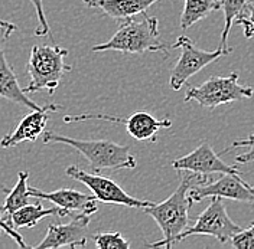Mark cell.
<instances>
[{"instance_id":"obj_1","label":"cell","mask_w":254,"mask_h":249,"mask_svg":"<svg viewBox=\"0 0 254 249\" xmlns=\"http://www.w3.org/2000/svg\"><path fill=\"white\" fill-rule=\"evenodd\" d=\"M179 173V186L174 193L163 202L152 203L147 207H143L142 210L155 219L158 226L162 231L163 238L147 244L149 248H172L176 244L178 235H181L190 223V210L192 202L188 198V190L190 187L199 186L206 183L211 176H202L196 173H190L187 170H176Z\"/></svg>"},{"instance_id":"obj_2","label":"cell","mask_w":254,"mask_h":249,"mask_svg":"<svg viewBox=\"0 0 254 249\" xmlns=\"http://www.w3.org/2000/svg\"><path fill=\"white\" fill-rule=\"evenodd\" d=\"M93 52H109L116 50L122 53H137L146 52H165L168 55L169 47L160 39L159 22L156 17L149 16L146 12L123 20L122 26L107 42L95 45Z\"/></svg>"},{"instance_id":"obj_3","label":"cell","mask_w":254,"mask_h":249,"mask_svg":"<svg viewBox=\"0 0 254 249\" xmlns=\"http://www.w3.org/2000/svg\"><path fill=\"white\" fill-rule=\"evenodd\" d=\"M44 144H65L75 149L79 154L94 169V173L117 169H134L137 166L136 157L130 153L128 146H120L110 140H78L71 139L55 131L42 134Z\"/></svg>"},{"instance_id":"obj_4","label":"cell","mask_w":254,"mask_h":249,"mask_svg":"<svg viewBox=\"0 0 254 249\" xmlns=\"http://www.w3.org/2000/svg\"><path fill=\"white\" fill-rule=\"evenodd\" d=\"M68 55V49L57 45H35L32 47L26 71L31 77V82L23 91L33 94L38 91H47L49 95L57 91L61 84L64 74L71 72L72 68L64 62Z\"/></svg>"},{"instance_id":"obj_5","label":"cell","mask_w":254,"mask_h":249,"mask_svg":"<svg viewBox=\"0 0 254 249\" xmlns=\"http://www.w3.org/2000/svg\"><path fill=\"white\" fill-rule=\"evenodd\" d=\"M254 91L252 87L240 85L238 74L231 72L228 77H211L201 85L188 87L185 102L195 101L199 105L214 109L221 104L234 102L243 98H252Z\"/></svg>"},{"instance_id":"obj_6","label":"cell","mask_w":254,"mask_h":249,"mask_svg":"<svg viewBox=\"0 0 254 249\" xmlns=\"http://www.w3.org/2000/svg\"><path fill=\"white\" fill-rule=\"evenodd\" d=\"M241 229L243 228L234 223L228 216L222 198L212 196L208 207L198 216L195 225L190 228L188 226L182 234L178 235L176 244L193 235H208L215 238L221 244H227Z\"/></svg>"},{"instance_id":"obj_7","label":"cell","mask_w":254,"mask_h":249,"mask_svg":"<svg viewBox=\"0 0 254 249\" xmlns=\"http://www.w3.org/2000/svg\"><path fill=\"white\" fill-rule=\"evenodd\" d=\"M172 48L181 49V56L178 62L175 63L174 69L171 72V78H169V85L174 91H179L190 77L198 74L206 65L217 61L224 55H228V52H225L221 48L211 50V52L202 50L195 47L192 39L185 35L179 36Z\"/></svg>"},{"instance_id":"obj_8","label":"cell","mask_w":254,"mask_h":249,"mask_svg":"<svg viewBox=\"0 0 254 249\" xmlns=\"http://www.w3.org/2000/svg\"><path fill=\"white\" fill-rule=\"evenodd\" d=\"M65 174L71 177L72 180H77L84 186L93 192V196L97 202L106 203V204H119V206H127L134 209H143L150 206L153 202L150 200H140L133 196H130L125 192L116 182H113L109 177H103L98 173H88L79 169L78 166H68L65 169Z\"/></svg>"},{"instance_id":"obj_9","label":"cell","mask_w":254,"mask_h":249,"mask_svg":"<svg viewBox=\"0 0 254 249\" xmlns=\"http://www.w3.org/2000/svg\"><path fill=\"white\" fill-rule=\"evenodd\" d=\"M85 120H104L107 123L125 125L127 133L139 141H155L158 140V133L160 128H169L172 121L169 118L165 120H156L152 114L146 111H137L131 114L130 117H116L110 114H94V112H85L78 115H66L64 118L65 123H78Z\"/></svg>"},{"instance_id":"obj_10","label":"cell","mask_w":254,"mask_h":249,"mask_svg":"<svg viewBox=\"0 0 254 249\" xmlns=\"http://www.w3.org/2000/svg\"><path fill=\"white\" fill-rule=\"evenodd\" d=\"M212 196H220L222 199L238 200L254 206V186L240 179V174L222 173L220 179L214 182L209 179L204 185L190 187L188 190V198L192 203L201 202Z\"/></svg>"},{"instance_id":"obj_11","label":"cell","mask_w":254,"mask_h":249,"mask_svg":"<svg viewBox=\"0 0 254 249\" xmlns=\"http://www.w3.org/2000/svg\"><path fill=\"white\" fill-rule=\"evenodd\" d=\"M91 215L75 213L69 223H51L48 226L47 235L35 249H55V248H82L88 242L90 235V220Z\"/></svg>"},{"instance_id":"obj_12","label":"cell","mask_w":254,"mask_h":249,"mask_svg":"<svg viewBox=\"0 0 254 249\" xmlns=\"http://www.w3.org/2000/svg\"><path fill=\"white\" fill-rule=\"evenodd\" d=\"M175 170H187L202 176H211L214 173H228V174H240L237 166H230L224 163L220 154H217L212 147L204 141L201 143L192 153L172 161Z\"/></svg>"},{"instance_id":"obj_13","label":"cell","mask_w":254,"mask_h":249,"mask_svg":"<svg viewBox=\"0 0 254 249\" xmlns=\"http://www.w3.org/2000/svg\"><path fill=\"white\" fill-rule=\"evenodd\" d=\"M60 109H63V107L57 105V104H47L41 108L32 109L31 114H28L26 117L22 118V121L17 124L13 133L6 134L0 140V146L3 149H10V147H15L23 141L35 143L44 134L49 114L57 112Z\"/></svg>"},{"instance_id":"obj_14","label":"cell","mask_w":254,"mask_h":249,"mask_svg":"<svg viewBox=\"0 0 254 249\" xmlns=\"http://www.w3.org/2000/svg\"><path fill=\"white\" fill-rule=\"evenodd\" d=\"M29 196L38 200H49L72 216L74 213L94 215L98 210L97 199L93 195H85L74 189H58L55 192H44L36 187H29Z\"/></svg>"},{"instance_id":"obj_15","label":"cell","mask_w":254,"mask_h":249,"mask_svg":"<svg viewBox=\"0 0 254 249\" xmlns=\"http://www.w3.org/2000/svg\"><path fill=\"white\" fill-rule=\"evenodd\" d=\"M0 97L29 109L41 108L35 101H32L23 91V88L19 85L15 72L4 56L1 45H0Z\"/></svg>"},{"instance_id":"obj_16","label":"cell","mask_w":254,"mask_h":249,"mask_svg":"<svg viewBox=\"0 0 254 249\" xmlns=\"http://www.w3.org/2000/svg\"><path fill=\"white\" fill-rule=\"evenodd\" d=\"M60 216V218H66L69 216V213L66 210H64L58 206H54V207H49L45 209L42 207V204L38 202L36 204H31L28 203L26 206L17 209L15 213L10 216L12 220V225L13 228H33L36 226L41 220L48 216Z\"/></svg>"},{"instance_id":"obj_17","label":"cell","mask_w":254,"mask_h":249,"mask_svg":"<svg viewBox=\"0 0 254 249\" xmlns=\"http://www.w3.org/2000/svg\"><path fill=\"white\" fill-rule=\"evenodd\" d=\"M159 0H101L98 9L114 20H126L133 16L146 12Z\"/></svg>"},{"instance_id":"obj_18","label":"cell","mask_w":254,"mask_h":249,"mask_svg":"<svg viewBox=\"0 0 254 249\" xmlns=\"http://www.w3.org/2000/svg\"><path fill=\"white\" fill-rule=\"evenodd\" d=\"M214 10H220V0H185L181 15L182 31H187L196 22L205 19Z\"/></svg>"},{"instance_id":"obj_19","label":"cell","mask_w":254,"mask_h":249,"mask_svg":"<svg viewBox=\"0 0 254 249\" xmlns=\"http://www.w3.org/2000/svg\"><path fill=\"white\" fill-rule=\"evenodd\" d=\"M28 179H29V173L28 171H19L17 173V183L16 186L7 192L6 198H4V212L7 215V218L15 213L17 209L26 206L29 202V186H28ZM12 222V220H10ZM13 226V225H12Z\"/></svg>"},{"instance_id":"obj_20","label":"cell","mask_w":254,"mask_h":249,"mask_svg":"<svg viewBox=\"0 0 254 249\" xmlns=\"http://www.w3.org/2000/svg\"><path fill=\"white\" fill-rule=\"evenodd\" d=\"M249 3V0H220V10L224 12V28L221 32V44L220 48L225 52H231V48H228V35L231 31V26L234 23V19L237 17L243 7Z\"/></svg>"},{"instance_id":"obj_21","label":"cell","mask_w":254,"mask_h":249,"mask_svg":"<svg viewBox=\"0 0 254 249\" xmlns=\"http://www.w3.org/2000/svg\"><path fill=\"white\" fill-rule=\"evenodd\" d=\"M7 192H9V189H6V187L0 185V228L3 229V232H4V234L9 235V236L15 241L19 248H22V249L31 248V247L23 241V236L19 234L15 228L12 226L10 219L7 218V215H6V212H4V198H6Z\"/></svg>"},{"instance_id":"obj_22","label":"cell","mask_w":254,"mask_h":249,"mask_svg":"<svg viewBox=\"0 0 254 249\" xmlns=\"http://www.w3.org/2000/svg\"><path fill=\"white\" fill-rule=\"evenodd\" d=\"M95 247L98 249H128L130 244L120 232H104L93 236Z\"/></svg>"},{"instance_id":"obj_23","label":"cell","mask_w":254,"mask_h":249,"mask_svg":"<svg viewBox=\"0 0 254 249\" xmlns=\"http://www.w3.org/2000/svg\"><path fill=\"white\" fill-rule=\"evenodd\" d=\"M237 147H249V151H247V153L240 154V156L236 157V163H237V164H244V163H252V161H254V133L253 134H250L247 139L233 141L231 147L224 149L221 153H218V154L222 156V154H225V153H228V151H231V150H234V149H237Z\"/></svg>"},{"instance_id":"obj_24","label":"cell","mask_w":254,"mask_h":249,"mask_svg":"<svg viewBox=\"0 0 254 249\" xmlns=\"http://www.w3.org/2000/svg\"><path fill=\"white\" fill-rule=\"evenodd\" d=\"M230 242L237 249H254V222L249 229L238 231Z\"/></svg>"},{"instance_id":"obj_25","label":"cell","mask_w":254,"mask_h":249,"mask_svg":"<svg viewBox=\"0 0 254 249\" xmlns=\"http://www.w3.org/2000/svg\"><path fill=\"white\" fill-rule=\"evenodd\" d=\"M236 25H241L244 29V36L247 39L254 36V6L250 7H244L241 10V13L234 19Z\"/></svg>"},{"instance_id":"obj_26","label":"cell","mask_w":254,"mask_h":249,"mask_svg":"<svg viewBox=\"0 0 254 249\" xmlns=\"http://www.w3.org/2000/svg\"><path fill=\"white\" fill-rule=\"evenodd\" d=\"M31 3L33 4L38 16V26L35 29V36H47L49 33V25L44 12V0H31Z\"/></svg>"},{"instance_id":"obj_27","label":"cell","mask_w":254,"mask_h":249,"mask_svg":"<svg viewBox=\"0 0 254 249\" xmlns=\"http://www.w3.org/2000/svg\"><path fill=\"white\" fill-rule=\"evenodd\" d=\"M15 31H17V26L15 23L0 19V44L7 41L10 38V35Z\"/></svg>"},{"instance_id":"obj_28","label":"cell","mask_w":254,"mask_h":249,"mask_svg":"<svg viewBox=\"0 0 254 249\" xmlns=\"http://www.w3.org/2000/svg\"><path fill=\"white\" fill-rule=\"evenodd\" d=\"M88 7H98V4H100V1L101 0H82Z\"/></svg>"},{"instance_id":"obj_29","label":"cell","mask_w":254,"mask_h":249,"mask_svg":"<svg viewBox=\"0 0 254 249\" xmlns=\"http://www.w3.org/2000/svg\"><path fill=\"white\" fill-rule=\"evenodd\" d=\"M1 232H3V229H1V228H0V235H1Z\"/></svg>"}]
</instances>
